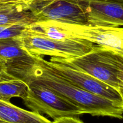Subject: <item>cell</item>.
<instances>
[{
	"mask_svg": "<svg viewBox=\"0 0 123 123\" xmlns=\"http://www.w3.org/2000/svg\"><path fill=\"white\" fill-rule=\"evenodd\" d=\"M118 91V92H119V94H120L122 100H123V80H122L121 83L120 85H119Z\"/></svg>",
	"mask_w": 123,
	"mask_h": 123,
	"instance_id": "cell-16",
	"label": "cell"
},
{
	"mask_svg": "<svg viewBox=\"0 0 123 123\" xmlns=\"http://www.w3.org/2000/svg\"><path fill=\"white\" fill-rule=\"evenodd\" d=\"M8 74L7 71V67L5 62L0 58V78Z\"/></svg>",
	"mask_w": 123,
	"mask_h": 123,
	"instance_id": "cell-15",
	"label": "cell"
},
{
	"mask_svg": "<svg viewBox=\"0 0 123 123\" xmlns=\"http://www.w3.org/2000/svg\"><path fill=\"white\" fill-rule=\"evenodd\" d=\"M19 1L24 2L37 21L88 24L86 8L83 0Z\"/></svg>",
	"mask_w": 123,
	"mask_h": 123,
	"instance_id": "cell-5",
	"label": "cell"
},
{
	"mask_svg": "<svg viewBox=\"0 0 123 123\" xmlns=\"http://www.w3.org/2000/svg\"><path fill=\"white\" fill-rule=\"evenodd\" d=\"M27 25H12L0 26V38H12L20 36Z\"/></svg>",
	"mask_w": 123,
	"mask_h": 123,
	"instance_id": "cell-13",
	"label": "cell"
},
{
	"mask_svg": "<svg viewBox=\"0 0 123 123\" xmlns=\"http://www.w3.org/2000/svg\"><path fill=\"white\" fill-rule=\"evenodd\" d=\"M88 24L101 26H123V0H83Z\"/></svg>",
	"mask_w": 123,
	"mask_h": 123,
	"instance_id": "cell-8",
	"label": "cell"
},
{
	"mask_svg": "<svg viewBox=\"0 0 123 123\" xmlns=\"http://www.w3.org/2000/svg\"><path fill=\"white\" fill-rule=\"evenodd\" d=\"M68 37H74L95 43L123 54L121 34L123 28L89 24H71L47 21Z\"/></svg>",
	"mask_w": 123,
	"mask_h": 123,
	"instance_id": "cell-6",
	"label": "cell"
},
{
	"mask_svg": "<svg viewBox=\"0 0 123 123\" xmlns=\"http://www.w3.org/2000/svg\"><path fill=\"white\" fill-rule=\"evenodd\" d=\"M37 21L24 2L19 0L0 6V26L28 25Z\"/></svg>",
	"mask_w": 123,
	"mask_h": 123,
	"instance_id": "cell-10",
	"label": "cell"
},
{
	"mask_svg": "<svg viewBox=\"0 0 123 123\" xmlns=\"http://www.w3.org/2000/svg\"><path fill=\"white\" fill-rule=\"evenodd\" d=\"M0 58L5 62L7 71L19 69L34 61V55L22 47L16 37L0 38Z\"/></svg>",
	"mask_w": 123,
	"mask_h": 123,
	"instance_id": "cell-9",
	"label": "cell"
},
{
	"mask_svg": "<svg viewBox=\"0 0 123 123\" xmlns=\"http://www.w3.org/2000/svg\"><path fill=\"white\" fill-rule=\"evenodd\" d=\"M121 43H122V48H123V31L121 34Z\"/></svg>",
	"mask_w": 123,
	"mask_h": 123,
	"instance_id": "cell-17",
	"label": "cell"
},
{
	"mask_svg": "<svg viewBox=\"0 0 123 123\" xmlns=\"http://www.w3.org/2000/svg\"><path fill=\"white\" fill-rule=\"evenodd\" d=\"M24 82L27 91L22 100L32 111L46 114L54 120L65 117L79 118L84 114L78 106L47 86L31 80Z\"/></svg>",
	"mask_w": 123,
	"mask_h": 123,
	"instance_id": "cell-3",
	"label": "cell"
},
{
	"mask_svg": "<svg viewBox=\"0 0 123 123\" xmlns=\"http://www.w3.org/2000/svg\"><path fill=\"white\" fill-rule=\"evenodd\" d=\"M16 38L22 47L32 55H49L63 59L82 56L90 51L94 46L91 42L74 37L55 40L23 32Z\"/></svg>",
	"mask_w": 123,
	"mask_h": 123,
	"instance_id": "cell-4",
	"label": "cell"
},
{
	"mask_svg": "<svg viewBox=\"0 0 123 123\" xmlns=\"http://www.w3.org/2000/svg\"><path fill=\"white\" fill-rule=\"evenodd\" d=\"M0 120L9 123H53L41 114L19 108L0 100Z\"/></svg>",
	"mask_w": 123,
	"mask_h": 123,
	"instance_id": "cell-11",
	"label": "cell"
},
{
	"mask_svg": "<svg viewBox=\"0 0 123 123\" xmlns=\"http://www.w3.org/2000/svg\"><path fill=\"white\" fill-rule=\"evenodd\" d=\"M27 84L9 74L0 78V100L10 102L13 97L22 99L26 96Z\"/></svg>",
	"mask_w": 123,
	"mask_h": 123,
	"instance_id": "cell-12",
	"label": "cell"
},
{
	"mask_svg": "<svg viewBox=\"0 0 123 123\" xmlns=\"http://www.w3.org/2000/svg\"><path fill=\"white\" fill-rule=\"evenodd\" d=\"M47 61L56 73L74 85L94 94L123 104L118 91L112 86L85 72L74 68L62 61L60 58L52 56L49 61Z\"/></svg>",
	"mask_w": 123,
	"mask_h": 123,
	"instance_id": "cell-7",
	"label": "cell"
},
{
	"mask_svg": "<svg viewBox=\"0 0 123 123\" xmlns=\"http://www.w3.org/2000/svg\"><path fill=\"white\" fill-rule=\"evenodd\" d=\"M53 123H84L78 117H65L56 119L53 121Z\"/></svg>",
	"mask_w": 123,
	"mask_h": 123,
	"instance_id": "cell-14",
	"label": "cell"
},
{
	"mask_svg": "<svg viewBox=\"0 0 123 123\" xmlns=\"http://www.w3.org/2000/svg\"><path fill=\"white\" fill-rule=\"evenodd\" d=\"M25 68L10 74L20 80H31L47 86L78 106L84 114L122 120L123 104L80 88L59 75L41 56Z\"/></svg>",
	"mask_w": 123,
	"mask_h": 123,
	"instance_id": "cell-1",
	"label": "cell"
},
{
	"mask_svg": "<svg viewBox=\"0 0 123 123\" xmlns=\"http://www.w3.org/2000/svg\"><path fill=\"white\" fill-rule=\"evenodd\" d=\"M62 61L118 91L123 80V54L105 47L93 46L86 54Z\"/></svg>",
	"mask_w": 123,
	"mask_h": 123,
	"instance_id": "cell-2",
	"label": "cell"
}]
</instances>
